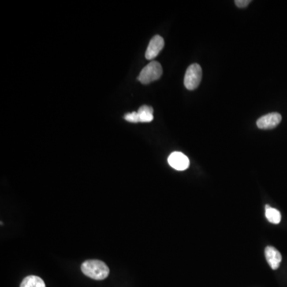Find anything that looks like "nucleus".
Returning a JSON list of instances; mask_svg holds the SVG:
<instances>
[{"instance_id": "f257e3e1", "label": "nucleus", "mask_w": 287, "mask_h": 287, "mask_svg": "<svg viewBox=\"0 0 287 287\" xmlns=\"http://www.w3.org/2000/svg\"><path fill=\"white\" fill-rule=\"evenodd\" d=\"M85 275L94 280H104L109 276V269L107 265L102 261L87 260L81 266Z\"/></svg>"}, {"instance_id": "f03ea898", "label": "nucleus", "mask_w": 287, "mask_h": 287, "mask_svg": "<svg viewBox=\"0 0 287 287\" xmlns=\"http://www.w3.org/2000/svg\"><path fill=\"white\" fill-rule=\"evenodd\" d=\"M162 74L163 69L161 64L158 61H152L142 69L140 75L138 76V81L144 85L150 84L160 79Z\"/></svg>"}, {"instance_id": "7ed1b4c3", "label": "nucleus", "mask_w": 287, "mask_h": 287, "mask_svg": "<svg viewBox=\"0 0 287 287\" xmlns=\"http://www.w3.org/2000/svg\"><path fill=\"white\" fill-rule=\"evenodd\" d=\"M202 80V68L197 63L189 65L184 76V86L189 90H195Z\"/></svg>"}, {"instance_id": "20e7f679", "label": "nucleus", "mask_w": 287, "mask_h": 287, "mask_svg": "<svg viewBox=\"0 0 287 287\" xmlns=\"http://www.w3.org/2000/svg\"><path fill=\"white\" fill-rule=\"evenodd\" d=\"M281 121V115L278 113H270L262 116L257 121V126L260 129H273Z\"/></svg>"}, {"instance_id": "39448f33", "label": "nucleus", "mask_w": 287, "mask_h": 287, "mask_svg": "<svg viewBox=\"0 0 287 287\" xmlns=\"http://www.w3.org/2000/svg\"><path fill=\"white\" fill-rule=\"evenodd\" d=\"M169 165L177 171H184L190 165L189 159L184 153L180 152H174L169 157Z\"/></svg>"}, {"instance_id": "423d86ee", "label": "nucleus", "mask_w": 287, "mask_h": 287, "mask_svg": "<svg viewBox=\"0 0 287 287\" xmlns=\"http://www.w3.org/2000/svg\"><path fill=\"white\" fill-rule=\"evenodd\" d=\"M165 46V40L160 35H155L150 40L146 52V59L153 60L158 56Z\"/></svg>"}, {"instance_id": "0eeeda50", "label": "nucleus", "mask_w": 287, "mask_h": 287, "mask_svg": "<svg viewBox=\"0 0 287 287\" xmlns=\"http://www.w3.org/2000/svg\"><path fill=\"white\" fill-rule=\"evenodd\" d=\"M265 256L268 264L270 265L272 270H275L278 269L281 262V255L275 247L271 246L266 247L265 249Z\"/></svg>"}, {"instance_id": "6e6552de", "label": "nucleus", "mask_w": 287, "mask_h": 287, "mask_svg": "<svg viewBox=\"0 0 287 287\" xmlns=\"http://www.w3.org/2000/svg\"><path fill=\"white\" fill-rule=\"evenodd\" d=\"M138 116L140 119V122L149 123L153 120V109L149 105H142L140 109H138Z\"/></svg>"}, {"instance_id": "1a4fd4ad", "label": "nucleus", "mask_w": 287, "mask_h": 287, "mask_svg": "<svg viewBox=\"0 0 287 287\" xmlns=\"http://www.w3.org/2000/svg\"><path fill=\"white\" fill-rule=\"evenodd\" d=\"M20 287H46V284L41 277L31 275L23 280Z\"/></svg>"}, {"instance_id": "9d476101", "label": "nucleus", "mask_w": 287, "mask_h": 287, "mask_svg": "<svg viewBox=\"0 0 287 287\" xmlns=\"http://www.w3.org/2000/svg\"><path fill=\"white\" fill-rule=\"evenodd\" d=\"M266 217L271 224H278L281 222V216L279 210L273 207L266 209Z\"/></svg>"}, {"instance_id": "9b49d317", "label": "nucleus", "mask_w": 287, "mask_h": 287, "mask_svg": "<svg viewBox=\"0 0 287 287\" xmlns=\"http://www.w3.org/2000/svg\"><path fill=\"white\" fill-rule=\"evenodd\" d=\"M124 120L131 123H140V119L137 112L126 113L124 115Z\"/></svg>"}, {"instance_id": "f8f14e48", "label": "nucleus", "mask_w": 287, "mask_h": 287, "mask_svg": "<svg viewBox=\"0 0 287 287\" xmlns=\"http://www.w3.org/2000/svg\"><path fill=\"white\" fill-rule=\"evenodd\" d=\"M251 0H236L235 4L239 8H245L251 4Z\"/></svg>"}]
</instances>
